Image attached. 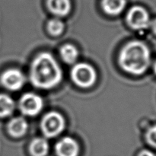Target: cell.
Here are the masks:
<instances>
[{
    "label": "cell",
    "instance_id": "obj_1",
    "mask_svg": "<svg viewBox=\"0 0 156 156\" xmlns=\"http://www.w3.org/2000/svg\"><path fill=\"white\" fill-rule=\"evenodd\" d=\"M61 79V69L51 54L43 53L35 58L30 69V80L34 85L50 89L56 86Z\"/></svg>",
    "mask_w": 156,
    "mask_h": 156
},
{
    "label": "cell",
    "instance_id": "obj_2",
    "mask_svg": "<svg viewBox=\"0 0 156 156\" xmlns=\"http://www.w3.org/2000/svg\"><path fill=\"white\" fill-rule=\"evenodd\" d=\"M119 61L125 71L140 76L143 74L150 65V51L144 43L132 41L123 47Z\"/></svg>",
    "mask_w": 156,
    "mask_h": 156
},
{
    "label": "cell",
    "instance_id": "obj_3",
    "mask_svg": "<svg viewBox=\"0 0 156 156\" xmlns=\"http://www.w3.org/2000/svg\"><path fill=\"white\" fill-rule=\"evenodd\" d=\"M71 76L73 82L82 88L91 87L97 79L95 70L88 63L76 64L72 69Z\"/></svg>",
    "mask_w": 156,
    "mask_h": 156
},
{
    "label": "cell",
    "instance_id": "obj_4",
    "mask_svg": "<svg viewBox=\"0 0 156 156\" xmlns=\"http://www.w3.org/2000/svg\"><path fill=\"white\" fill-rule=\"evenodd\" d=\"M65 127V120L57 112H50L44 116L41 121V129L44 135L50 138L59 135Z\"/></svg>",
    "mask_w": 156,
    "mask_h": 156
},
{
    "label": "cell",
    "instance_id": "obj_5",
    "mask_svg": "<svg viewBox=\"0 0 156 156\" xmlns=\"http://www.w3.org/2000/svg\"><path fill=\"white\" fill-rule=\"evenodd\" d=\"M129 25L135 30H144L150 25V18L147 11L141 6H134L127 15Z\"/></svg>",
    "mask_w": 156,
    "mask_h": 156
},
{
    "label": "cell",
    "instance_id": "obj_6",
    "mask_svg": "<svg viewBox=\"0 0 156 156\" xmlns=\"http://www.w3.org/2000/svg\"><path fill=\"white\" fill-rule=\"evenodd\" d=\"M43 105L42 98L34 93L24 94L20 101V109L23 114L27 116H35L39 114Z\"/></svg>",
    "mask_w": 156,
    "mask_h": 156
},
{
    "label": "cell",
    "instance_id": "obj_7",
    "mask_svg": "<svg viewBox=\"0 0 156 156\" xmlns=\"http://www.w3.org/2000/svg\"><path fill=\"white\" fill-rule=\"evenodd\" d=\"M1 82L8 89L17 91L22 88L25 79L23 73L18 69H9L2 75Z\"/></svg>",
    "mask_w": 156,
    "mask_h": 156
},
{
    "label": "cell",
    "instance_id": "obj_8",
    "mask_svg": "<svg viewBox=\"0 0 156 156\" xmlns=\"http://www.w3.org/2000/svg\"><path fill=\"white\" fill-rule=\"evenodd\" d=\"M56 152L58 156H78L79 153V144L71 137H64L56 144Z\"/></svg>",
    "mask_w": 156,
    "mask_h": 156
},
{
    "label": "cell",
    "instance_id": "obj_9",
    "mask_svg": "<svg viewBox=\"0 0 156 156\" xmlns=\"http://www.w3.org/2000/svg\"><path fill=\"white\" fill-rule=\"evenodd\" d=\"M47 5L52 13L57 16H65L71 9L69 0H47Z\"/></svg>",
    "mask_w": 156,
    "mask_h": 156
},
{
    "label": "cell",
    "instance_id": "obj_10",
    "mask_svg": "<svg viewBox=\"0 0 156 156\" xmlns=\"http://www.w3.org/2000/svg\"><path fill=\"white\" fill-rule=\"evenodd\" d=\"M27 129V123L22 117H15L9 123L8 129L11 136L14 137H20L24 135Z\"/></svg>",
    "mask_w": 156,
    "mask_h": 156
},
{
    "label": "cell",
    "instance_id": "obj_11",
    "mask_svg": "<svg viewBox=\"0 0 156 156\" xmlns=\"http://www.w3.org/2000/svg\"><path fill=\"white\" fill-rule=\"evenodd\" d=\"M126 0H102V7L107 14L117 15L124 9Z\"/></svg>",
    "mask_w": 156,
    "mask_h": 156
},
{
    "label": "cell",
    "instance_id": "obj_12",
    "mask_svg": "<svg viewBox=\"0 0 156 156\" xmlns=\"http://www.w3.org/2000/svg\"><path fill=\"white\" fill-rule=\"evenodd\" d=\"M48 143L44 139H34L30 143V152L33 156H45L48 153Z\"/></svg>",
    "mask_w": 156,
    "mask_h": 156
},
{
    "label": "cell",
    "instance_id": "obj_13",
    "mask_svg": "<svg viewBox=\"0 0 156 156\" xmlns=\"http://www.w3.org/2000/svg\"><path fill=\"white\" fill-rule=\"evenodd\" d=\"M15 104L11 97L6 94H0V117H5L11 115L14 111Z\"/></svg>",
    "mask_w": 156,
    "mask_h": 156
},
{
    "label": "cell",
    "instance_id": "obj_14",
    "mask_svg": "<svg viewBox=\"0 0 156 156\" xmlns=\"http://www.w3.org/2000/svg\"><path fill=\"white\" fill-rule=\"evenodd\" d=\"M60 55L62 59L67 63H73L76 62L79 56V52L76 47L71 44H66L64 45L61 48Z\"/></svg>",
    "mask_w": 156,
    "mask_h": 156
},
{
    "label": "cell",
    "instance_id": "obj_15",
    "mask_svg": "<svg viewBox=\"0 0 156 156\" xmlns=\"http://www.w3.org/2000/svg\"><path fill=\"white\" fill-rule=\"evenodd\" d=\"M48 30L52 35H59L62 32L64 28V24L60 20L57 18L51 19L48 22Z\"/></svg>",
    "mask_w": 156,
    "mask_h": 156
},
{
    "label": "cell",
    "instance_id": "obj_16",
    "mask_svg": "<svg viewBox=\"0 0 156 156\" xmlns=\"http://www.w3.org/2000/svg\"><path fill=\"white\" fill-rule=\"evenodd\" d=\"M146 140L148 143L156 149V125L151 126L146 133Z\"/></svg>",
    "mask_w": 156,
    "mask_h": 156
},
{
    "label": "cell",
    "instance_id": "obj_17",
    "mask_svg": "<svg viewBox=\"0 0 156 156\" xmlns=\"http://www.w3.org/2000/svg\"><path fill=\"white\" fill-rule=\"evenodd\" d=\"M139 156H155V154L150 150H147V149H144L139 154Z\"/></svg>",
    "mask_w": 156,
    "mask_h": 156
},
{
    "label": "cell",
    "instance_id": "obj_18",
    "mask_svg": "<svg viewBox=\"0 0 156 156\" xmlns=\"http://www.w3.org/2000/svg\"><path fill=\"white\" fill-rule=\"evenodd\" d=\"M150 25L151 27H152V30H153V32L156 34V18L154 20V21H152V22L150 23Z\"/></svg>",
    "mask_w": 156,
    "mask_h": 156
},
{
    "label": "cell",
    "instance_id": "obj_19",
    "mask_svg": "<svg viewBox=\"0 0 156 156\" xmlns=\"http://www.w3.org/2000/svg\"><path fill=\"white\" fill-rule=\"evenodd\" d=\"M154 71H155V73L156 74V61H155V64H154Z\"/></svg>",
    "mask_w": 156,
    "mask_h": 156
}]
</instances>
